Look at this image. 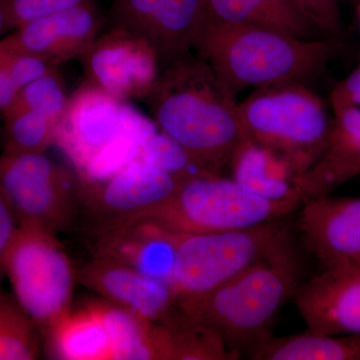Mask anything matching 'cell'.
Returning <instances> with one entry per match:
<instances>
[{
    "mask_svg": "<svg viewBox=\"0 0 360 360\" xmlns=\"http://www.w3.org/2000/svg\"><path fill=\"white\" fill-rule=\"evenodd\" d=\"M292 239L214 290L177 302L180 309L214 331L231 350L250 354L272 335L281 309L302 284Z\"/></svg>",
    "mask_w": 360,
    "mask_h": 360,
    "instance_id": "3",
    "label": "cell"
},
{
    "mask_svg": "<svg viewBox=\"0 0 360 360\" xmlns=\"http://www.w3.org/2000/svg\"><path fill=\"white\" fill-rule=\"evenodd\" d=\"M0 59L18 92L34 80L58 70L46 59L7 49L0 44Z\"/></svg>",
    "mask_w": 360,
    "mask_h": 360,
    "instance_id": "29",
    "label": "cell"
},
{
    "mask_svg": "<svg viewBox=\"0 0 360 360\" xmlns=\"http://www.w3.org/2000/svg\"><path fill=\"white\" fill-rule=\"evenodd\" d=\"M105 26L106 14L94 0L28 21L1 37L0 44L34 54L58 68L79 58Z\"/></svg>",
    "mask_w": 360,
    "mask_h": 360,
    "instance_id": "13",
    "label": "cell"
},
{
    "mask_svg": "<svg viewBox=\"0 0 360 360\" xmlns=\"http://www.w3.org/2000/svg\"><path fill=\"white\" fill-rule=\"evenodd\" d=\"M20 222L4 194L0 191V288L6 278V260Z\"/></svg>",
    "mask_w": 360,
    "mask_h": 360,
    "instance_id": "32",
    "label": "cell"
},
{
    "mask_svg": "<svg viewBox=\"0 0 360 360\" xmlns=\"http://www.w3.org/2000/svg\"><path fill=\"white\" fill-rule=\"evenodd\" d=\"M333 113L347 108H360V63L345 79L335 85L329 98Z\"/></svg>",
    "mask_w": 360,
    "mask_h": 360,
    "instance_id": "33",
    "label": "cell"
},
{
    "mask_svg": "<svg viewBox=\"0 0 360 360\" xmlns=\"http://www.w3.org/2000/svg\"><path fill=\"white\" fill-rule=\"evenodd\" d=\"M155 132V123L127 101L82 82L58 120L56 144L80 174L110 149L129 141L142 146Z\"/></svg>",
    "mask_w": 360,
    "mask_h": 360,
    "instance_id": "9",
    "label": "cell"
},
{
    "mask_svg": "<svg viewBox=\"0 0 360 360\" xmlns=\"http://www.w3.org/2000/svg\"><path fill=\"white\" fill-rule=\"evenodd\" d=\"M290 1L326 39H338L342 34L343 22L338 0Z\"/></svg>",
    "mask_w": 360,
    "mask_h": 360,
    "instance_id": "30",
    "label": "cell"
},
{
    "mask_svg": "<svg viewBox=\"0 0 360 360\" xmlns=\"http://www.w3.org/2000/svg\"><path fill=\"white\" fill-rule=\"evenodd\" d=\"M292 300L312 333L359 335L360 264L324 269L300 284Z\"/></svg>",
    "mask_w": 360,
    "mask_h": 360,
    "instance_id": "14",
    "label": "cell"
},
{
    "mask_svg": "<svg viewBox=\"0 0 360 360\" xmlns=\"http://www.w3.org/2000/svg\"><path fill=\"white\" fill-rule=\"evenodd\" d=\"M0 191L20 225L56 234L75 229L79 220V181L75 169L45 153L0 155Z\"/></svg>",
    "mask_w": 360,
    "mask_h": 360,
    "instance_id": "8",
    "label": "cell"
},
{
    "mask_svg": "<svg viewBox=\"0 0 360 360\" xmlns=\"http://www.w3.org/2000/svg\"><path fill=\"white\" fill-rule=\"evenodd\" d=\"M77 279L108 302L153 322L177 307L174 291L167 283L111 258L94 255L80 269Z\"/></svg>",
    "mask_w": 360,
    "mask_h": 360,
    "instance_id": "16",
    "label": "cell"
},
{
    "mask_svg": "<svg viewBox=\"0 0 360 360\" xmlns=\"http://www.w3.org/2000/svg\"><path fill=\"white\" fill-rule=\"evenodd\" d=\"M89 1L94 0H4L13 30L40 16L65 11Z\"/></svg>",
    "mask_w": 360,
    "mask_h": 360,
    "instance_id": "31",
    "label": "cell"
},
{
    "mask_svg": "<svg viewBox=\"0 0 360 360\" xmlns=\"http://www.w3.org/2000/svg\"><path fill=\"white\" fill-rule=\"evenodd\" d=\"M44 338L51 359L113 360L110 335L96 302L71 310Z\"/></svg>",
    "mask_w": 360,
    "mask_h": 360,
    "instance_id": "21",
    "label": "cell"
},
{
    "mask_svg": "<svg viewBox=\"0 0 360 360\" xmlns=\"http://www.w3.org/2000/svg\"><path fill=\"white\" fill-rule=\"evenodd\" d=\"M359 14H360V8H359Z\"/></svg>",
    "mask_w": 360,
    "mask_h": 360,
    "instance_id": "36",
    "label": "cell"
},
{
    "mask_svg": "<svg viewBox=\"0 0 360 360\" xmlns=\"http://www.w3.org/2000/svg\"><path fill=\"white\" fill-rule=\"evenodd\" d=\"M208 18L269 26L302 39H326L290 0H207Z\"/></svg>",
    "mask_w": 360,
    "mask_h": 360,
    "instance_id": "22",
    "label": "cell"
},
{
    "mask_svg": "<svg viewBox=\"0 0 360 360\" xmlns=\"http://www.w3.org/2000/svg\"><path fill=\"white\" fill-rule=\"evenodd\" d=\"M89 243L94 255L129 265L172 288L174 232L151 220L134 219L90 238Z\"/></svg>",
    "mask_w": 360,
    "mask_h": 360,
    "instance_id": "17",
    "label": "cell"
},
{
    "mask_svg": "<svg viewBox=\"0 0 360 360\" xmlns=\"http://www.w3.org/2000/svg\"><path fill=\"white\" fill-rule=\"evenodd\" d=\"M68 97L63 77L56 70L20 89L15 101L58 122Z\"/></svg>",
    "mask_w": 360,
    "mask_h": 360,
    "instance_id": "28",
    "label": "cell"
},
{
    "mask_svg": "<svg viewBox=\"0 0 360 360\" xmlns=\"http://www.w3.org/2000/svg\"><path fill=\"white\" fill-rule=\"evenodd\" d=\"M18 90L0 59V111L4 112L15 101Z\"/></svg>",
    "mask_w": 360,
    "mask_h": 360,
    "instance_id": "34",
    "label": "cell"
},
{
    "mask_svg": "<svg viewBox=\"0 0 360 360\" xmlns=\"http://www.w3.org/2000/svg\"><path fill=\"white\" fill-rule=\"evenodd\" d=\"M238 113L245 141L281 156L297 176L323 153L333 123L321 99L302 84L255 89Z\"/></svg>",
    "mask_w": 360,
    "mask_h": 360,
    "instance_id": "4",
    "label": "cell"
},
{
    "mask_svg": "<svg viewBox=\"0 0 360 360\" xmlns=\"http://www.w3.org/2000/svg\"><path fill=\"white\" fill-rule=\"evenodd\" d=\"M137 158L180 182L206 174L186 149L162 131L155 132L142 144Z\"/></svg>",
    "mask_w": 360,
    "mask_h": 360,
    "instance_id": "27",
    "label": "cell"
},
{
    "mask_svg": "<svg viewBox=\"0 0 360 360\" xmlns=\"http://www.w3.org/2000/svg\"><path fill=\"white\" fill-rule=\"evenodd\" d=\"M13 27L11 25L6 2H4V0H0V39L4 37L2 35H6L7 32H13Z\"/></svg>",
    "mask_w": 360,
    "mask_h": 360,
    "instance_id": "35",
    "label": "cell"
},
{
    "mask_svg": "<svg viewBox=\"0 0 360 360\" xmlns=\"http://www.w3.org/2000/svg\"><path fill=\"white\" fill-rule=\"evenodd\" d=\"M39 331L14 295L0 288V360L40 357Z\"/></svg>",
    "mask_w": 360,
    "mask_h": 360,
    "instance_id": "25",
    "label": "cell"
},
{
    "mask_svg": "<svg viewBox=\"0 0 360 360\" xmlns=\"http://www.w3.org/2000/svg\"><path fill=\"white\" fill-rule=\"evenodd\" d=\"M340 51L338 39H302L276 28L207 18L194 52L232 96L271 85H309Z\"/></svg>",
    "mask_w": 360,
    "mask_h": 360,
    "instance_id": "2",
    "label": "cell"
},
{
    "mask_svg": "<svg viewBox=\"0 0 360 360\" xmlns=\"http://www.w3.org/2000/svg\"><path fill=\"white\" fill-rule=\"evenodd\" d=\"M360 176V108L333 113L328 143L319 160L295 182L303 203L330 195ZM302 203V205H303Z\"/></svg>",
    "mask_w": 360,
    "mask_h": 360,
    "instance_id": "18",
    "label": "cell"
},
{
    "mask_svg": "<svg viewBox=\"0 0 360 360\" xmlns=\"http://www.w3.org/2000/svg\"><path fill=\"white\" fill-rule=\"evenodd\" d=\"M248 356L255 360H360V333L319 335L307 329L283 338L271 335Z\"/></svg>",
    "mask_w": 360,
    "mask_h": 360,
    "instance_id": "23",
    "label": "cell"
},
{
    "mask_svg": "<svg viewBox=\"0 0 360 360\" xmlns=\"http://www.w3.org/2000/svg\"><path fill=\"white\" fill-rule=\"evenodd\" d=\"M300 203L270 201L248 193L222 174H200L176 189L139 219L177 233L236 231L284 219Z\"/></svg>",
    "mask_w": 360,
    "mask_h": 360,
    "instance_id": "5",
    "label": "cell"
},
{
    "mask_svg": "<svg viewBox=\"0 0 360 360\" xmlns=\"http://www.w3.org/2000/svg\"><path fill=\"white\" fill-rule=\"evenodd\" d=\"M155 360H238L241 354L225 345L214 331L184 314L179 304L153 322Z\"/></svg>",
    "mask_w": 360,
    "mask_h": 360,
    "instance_id": "20",
    "label": "cell"
},
{
    "mask_svg": "<svg viewBox=\"0 0 360 360\" xmlns=\"http://www.w3.org/2000/svg\"><path fill=\"white\" fill-rule=\"evenodd\" d=\"M6 272L14 296L42 336L71 311L75 270L56 234L20 225Z\"/></svg>",
    "mask_w": 360,
    "mask_h": 360,
    "instance_id": "7",
    "label": "cell"
},
{
    "mask_svg": "<svg viewBox=\"0 0 360 360\" xmlns=\"http://www.w3.org/2000/svg\"><path fill=\"white\" fill-rule=\"evenodd\" d=\"M78 181V225L89 239L139 219L174 193L180 182L139 158L104 179Z\"/></svg>",
    "mask_w": 360,
    "mask_h": 360,
    "instance_id": "10",
    "label": "cell"
},
{
    "mask_svg": "<svg viewBox=\"0 0 360 360\" xmlns=\"http://www.w3.org/2000/svg\"><path fill=\"white\" fill-rule=\"evenodd\" d=\"M4 150L45 153L56 144V120L14 101L4 112Z\"/></svg>",
    "mask_w": 360,
    "mask_h": 360,
    "instance_id": "26",
    "label": "cell"
},
{
    "mask_svg": "<svg viewBox=\"0 0 360 360\" xmlns=\"http://www.w3.org/2000/svg\"><path fill=\"white\" fill-rule=\"evenodd\" d=\"M229 167L232 179L248 193L277 202L302 205L292 167L269 149L243 141L234 151Z\"/></svg>",
    "mask_w": 360,
    "mask_h": 360,
    "instance_id": "19",
    "label": "cell"
},
{
    "mask_svg": "<svg viewBox=\"0 0 360 360\" xmlns=\"http://www.w3.org/2000/svg\"><path fill=\"white\" fill-rule=\"evenodd\" d=\"M207 18V0H111L105 27L146 39L162 66L194 52Z\"/></svg>",
    "mask_w": 360,
    "mask_h": 360,
    "instance_id": "12",
    "label": "cell"
},
{
    "mask_svg": "<svg viewBox=\"0 0 360 360\" xmlns=\"http://www.w3.org/2000/svg\"><path fill=\"white\" fill-rule=\"evenodd\" d=\"M84 84L118 101H146L160 77V56L146 39L106 28L79 58Z\"/></svg>",
    "mask_w": 360,
    "mask_h": 360,
    "instance_id": "11",
    "label": "cell"
},
{
    "mask_svg": "<svg viewBox=\"0 0 360 360\" xmlns=\"http://www.w3.org/2000/svg\"><path fill=\"white\" fill-rule=\"evenodd\" d=\"M146 101L160 131L206 174H222L245 141L236 97L195 52L161 66Z\"/></svg>",
    "mask_w": 360,
    "mask_h": 360,
    "instance_id": "1",
    "label": "cell"
},
{
    "mask_svg": "<svg viewBox=\"0 0 360 360\" xmlns=\"http://www.w3.org/2000/svg\"><path fill=\"white\" fill-rule=\"evenodd\" d=\"M96 303L108 328L113 359L155 360L153 321L113 303Z\"/></svg>",
    "mask_w": 360,
    "mask_h": 360,
    "instance_id": "24",
    "label": "cell"
},
{
    "mask_svg": "<svg viewBox=\"0 0 360 360\" xmlns=\"http://www.w3.org/2000/svg\"><path fill=\"white\" fill-rule=\"evenodd\" d=\"M284 219L236 231L174 232L172 290L177 302L208 292L231 281L291 240Z\"/></svg>",
    "mask_w": 360,
    "mask_h": 360,
    "instance_id": "6",
    "label": "cell"
},
{
    "mask_svg": "<svg viewBox=\"0 0 360 360\" xmlns=\"http://www.w3.org/2000/svg\"><path fill=\"white\" fill-rule=\"evenodd\" d=\"M297 226L307 250L326 269L360 264V198L307 201Z\"/></svg>",
    "mask_w": 360,
    "mask_h": 360,
    "instance_id": "15",
    "label": "cell"
}]
</instances>
